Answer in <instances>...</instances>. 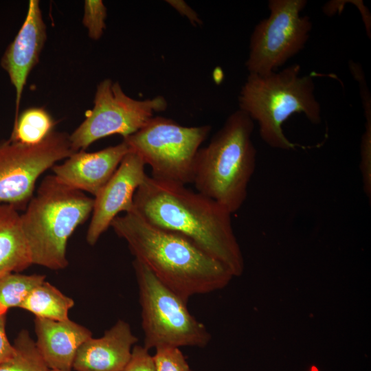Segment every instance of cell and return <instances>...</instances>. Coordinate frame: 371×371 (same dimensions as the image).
Masks as SVG:
<instances>
[{
    "instance_id": "cell-6",
    "label": "cell",
    "mask_w": 371,
    "mask_h": 371,
    "mask_svg": "<svg viewBox=\"0 0 371 371\" xmlns=\"http://www.w3.org/2000/svg\"><path fill=\"white\" fill-rule=\"evenodd\" d=\"M139 287L144 346L203 348L210 335L188 311L187 302L163 284L143 263L133 261Z\"/></svg>"
},
{
    "instance_id": "cell-2",
    "label": "cell",
    "mask_w": 371,
    "mask_h": 371,
    "mask_svg": "<svg viewBox=\"0 0 371 371\" xmlns=\"http://www.w3.org/2000/svg\"><path fill=\"white\" fill-rule=\"evenodd\" d=\"M111 227L126 240L135 259L186 302L223 286L232 276L190 238L151 224L134 210L116 216Z\"/></svg>"
},
{
    "instance_id": "cell-5",
    "label": "cell",
    "mask_w": 371,
    "mask_h": 371,
    "mask_svg": "<svg viewBox=\"0 0 371 371\" xmlns=\"http://www.w3.org/2000/svg\"><path fill=\"white\" fill-rule=\"evenodd\" d=\"M300 65L265 76L249 74L238 97L239 110L259 126L262 139L270 147H295L284 135L282 124L294 113H303L313 124L322 121L312 76H301Z\"/></svg>"
},
{
    "instance_id": "cell-10",
    "label": "cell",
    "mask_w": 371,
    "mask_h": 371,
    "mask_svg": "<svg viewBox=\"0 0 371 371\" xmlns=\"http://www.w3.org/2000/svg\"><path fill=\"white\" fill-rule=\"evenodd\" d=\"M74 153L69 135L54 131L35 145L0 142V202L25 210L39 177Z\"/></svg>"
},
{
    "instance_id": "cell-27",
    "label": "cell",
    "mask_w": 371,
    "mask_h": 371,
    "mask_svg": "<svg viewBox=\"0 0 371 371\" xmlns=\"http://www.w3.org/2000/svg\"><path fill=\"white\" fill-rule=\"evenodd\" d=\"M50 371H58V370H50Z\"/></svg>"
},
{
    "instance_id": "cell-20",
    "label": "cell",
    "mask_w": 371,
    "mask_h": 371,
    "mask_svg": "<svg viewBox=\"0 0 371 371\" xmlns=\"http://www.w3.org/2000/svg\"><path fill=\"white\" fill-rule=\"evenodd\" d=\"M45 276L11 273L0 278V315H6L12 307H20L36 286L45 281Z\"/></svg>"
},
{
    "instance_id": "cell-16",
    "label": "cell",
    "mask_w": 371,
    "mask_h": 371,
    "mask_svg": "<svg viewBox=\"0 0 371 371\" xmlns=\"http://www.w3.org/2000/svg\"><path fill=\"white\" fill-rule=\"evenodd\" d=\"M31 265L21 214L10 205H0V278L23 271Z\"/></svg>"
},
{
    "instance_id": "cell-14",
    "label": "cell",
    "mask_w": 371,
    "mask_h": 371,
    "mask_svg": "<svg viewBox=\"0 0 371 371\" xmlns=\"http://www.w3.org/2000/svg\"><path fill=\"white\" fill-rule=\"evenodd\" d=\"M137 341L130 325L119 319L102 337H91L80 346L74 360L73 369L123 371L131 359L133 346Z\"/></svg>"
},
{
    "instance_id": "cell-22",
    "label": "cell",
    "mask_w": 371,
    "mask_h": 371,
    "mask_svg": "<svg viewBox=\"0 0 371 371\" xmlns=\"http://www.w3.org/2000/svg\"><path fill=\"white\" fill-rule=\"evenodd\" d=\"M153 358L156 371H192L179 348L173 346L157 348Z\"/></svg>"
},
{
    "instance_id": "cell-25",
    "label": "cell",
    "mask_w": 371,
    "mask_h": 371,
    "mask_svg": "<svg viewBox=\"0 0 371 371\" xmlns=\"http://www.w3.org/2000/svg\"><path fill=\"white\" fill-rule=\"evenodd\" d=\"M5 317L6 315H0V363L14 354V347L10 343L5 333Z\"/></svg>"
},
{
    "instance_id": "cell-26",
    "label": "cell",
    "mask_w": 371,
    "mask_h": 371,
    "mask_svg": "<svg viewBox=\"0 0 371 371\" xmlns=\"http://www.w3.org/2000/svg\"><path fill=\"white\" fill-rule=\"evenodd\" d=\"M166 2L180 14L186 16L194 25H201L202 21L197 13L183 0H168Z\"/></svg>"
},
{
    "instance_id": "cell-11",
    "label": "cell",
    "mask_w": 371,
    "mask_h": 371,
    "mask_svg": "<svg viewBox=\"0 0 371 371\" xmlns=\"http://www.w3.org/2000/svg\"><path fill=\"white\" fill-rule=\"evenodd\" d=\"M144 167L142 159L135 153L129 152L95 196L86 237L90 245L97 243L119 213L133 210L135 193L147 175Z\"/></svg>"
},
{
    "instance_id": "cell-21",
    "label": "cell",
    "mask_w": 371,
    "mask_h": 371,
    "mask_svg": "<svg viewBox=\"0 0 371 371\" xmlns=\"http://www.w3.org/2000/svg\"><path fill=\"white\" fill-rule=\"evenodd\" d=\"M106 8L101 0H86L84 4L82 23L88 30L89 36L98 40L105 29Z\"/></svg>"
},
{
    "instance_id": "cell-9",
    "label": "cell",
    "mask_w": 371,
    "mask_h": 371,
    "mask_svg": "<svg viewBox=\"0 0 371 371\" xmlns=\"http://www.w3.org/2000/svg\"><path fill=\"white\" fill-rule=\"evenodd\" d=\"M306 0H270V14L260 21L251 35L245 63L249 74L265 76L276 71L305 46L312 23L300 16Z\"/></svg>"
},
{
    "instance_id": "cell-17",
    "label": "cell",
    "mask_w": 371,
    "mask_h": 371,
    "mask_svg": "<svg viewBox=\"0 0 371 371\" xmlns=\"http://www.w3.org/2000/svg\"><path fill=\"white\" fill-rule=\"evenodd\" d=\"M74 305L72 298L45 280L31 291L19 308L36 317L62 321L69 319V311Z\"/></svg>"
},
{
    "instance_id": "cell-24",
    "label": "cell",
    "mask_w": 371,
    "mask_h": 371,
    "mask_svg": "<svg viewBox=\"0 0 371 371\" xmlns=\"http://www.w3.org/2000/svg\"><path fill=\"white\" fill-rule=\"evenodd\" d=\"M123 371H156L149 350L144 346H134L131 359Z\"/></svg>"
},
{
    "instance_id": "cell-1",
    "label": "cell",
    "mask_w": 371,
    "mask_h": 371,
    "mask_svg": "<svg viewBox=\"0 0 371 371\" xmlns=\"http://www.w3.org/2000/svg\"><path fill=\"white\" fill-rule=\"evenodd\" d=\"M133 210L151 224L188 237L232 275L241 273L232 214L213 199L186 185L146 175L135 193Z\"/></svg>"
},
{
    "instance_id": "cell-4",
    "label": "cell",
    "mask_w": 371,
    "mask_h": 371,
    "mask_svg": "<svg viewBox=\"0 0 371 371\" xmlns=\"http://www.w3.org/2000/svg\"><path fill=\"white\" fill-rule=\"evenodd\" d=\"M94 199L61 183L54 175L42 180L21 221L32 264L65 269L67 241L92 213Z\"/></svg>"
},
{
    "instance_id": "cell-8",
    "label": "cell",
    "mask_w": 371,
    "mask_h": 371,
    "mask_svg": "<svg viewBox=\"0 0 371 371\" xmlns=\"http://www.w3.org/2000/svg\"><path fill=\"white\" fill-rule=\"evenodd\" d=\"M94 104L85 120L69 135L74 152L85 150L94 142L113 135L128 137L142 128L154 113L168 106L164 96L143 100L127 95L118 82L104 79L97 86Z\"/></svg>"
},
{
    "instance_id": "cell-19",
    "label": "cell",
    "mask_w": 371,
    "mask_h": 371,
    "mask_svg": "<svg viewBox=\"0 0 371 371\" xmlns=\"http://www.w3.org/2000/svg\"><path fill=\"white\" fill-rule=\"evenodd\" d=\"M13 346L14 354L0 363V371H50L27 330L20 331Z\"/></svg>"
},
{
    "instance_id": "cell-12",
    "label": "cell",
    "mask_w": 371,
    "mask_h": 371,
    "mask_svg": "<svg viewBox=\"0 0 371 371\" xmlns=\"http://www.w3.org/2000/svg\"><path fill=\"white\" fill-rule=\"evenodd\" d=\"M47 38L46 26L38 0H30L25 19L12 42L8 46L1 65L15 89V117L27 77L37 64Z\"/></svg>"
},
{
    "instance_id": "cell-15",
    "label": "cell",
    "mask_w": 371,
    "mask_h": 371,
    "mask_svg": "<svg viewBox=\"0 0 371 371\" xmlns=\"http://www.w3.org/2000/svg\"><path fill=\"white\" fill-rule=\"evenodd\" d=\"M36 344L50 370L71 371L80 346L92 337L86 327L69 319L62 321L36 317Z\"/></svg>"
},
{
    "instance_id": "cell-7",
    "label": "cell",
    "mask_w": 371,
    "mask_h": 371,
    "mask_svg": "<svg viewBox=\"0 0 371 371\" xmlns=\"http://www.w3.org/2000/svg\"><path fill=\"white\" fill-rule=\"evenodd\" d=\"M210 131L209 125L184 126L156 116L123 141L150 167L151 177L186 185L192 183L196 155Z\"/></svg>"
},
{
    "instance_id": "cell-18",
    "label": "cell",
    "mask_w": 371,
    "mask_h": 371,
    "mask_svg": "<svg viewBox=\"0 0 371 371\" xmlns=\"http://www.w3.org/2000/svg\"><path fill=\"white\" fill-rule=\"evenodd\" d=\"M55 124L51 115L43 108H28L14 120L9 139L25 145L38 144L54 131Z\"/></svg>"
},
{
    "instance_id": "cell-13",
    "label": "cell",
    "mask_w": 371,
    "mask_h": 371,
    "mask_svg": "<svg viewBox=\"0 0 371 371\" xmlns=\"http://www.w3.org/2000/svg\"><path fill=\"white\" fill-rule=\"evenodd\" d=\"M129 152L124 141L95 152L76 151L63 164L54 165L53 175L63 184L95 196Z\"/></svg>"
},
{
    "instance_id": "cell-3",
    "label": "cell",
    "mask_w": 371,
    "mask_h": 371,
    "mask_svg": "<svg viewBox=\"0 0 371 371\" xmlns=\"http://www.w3.org/2000/svg\"><path fill=\"white\" fill-rule=\"evenodd\" d=\"M254 128V121L238 109L227 117L208 145L200 148L196 155L192 183L196 191L231 214L244 203L255 170Z\"/></svg>"
},
{
    "instance_id": "cell-23",
    "label": "cell",
    "mask_w": 371,
    "mask_h": 371,
    "mask_svg": "<svg viewBox=\"0 0 371 371\" xmlns=\"http://www.w3.org/2000/svg\"><path fill=\"white\" fill-rule=\"evenodd\" d=\"M360 170L366 195L371 197V117H366L365 131L361 143Z\"/></svg>"
}]
</instances>
